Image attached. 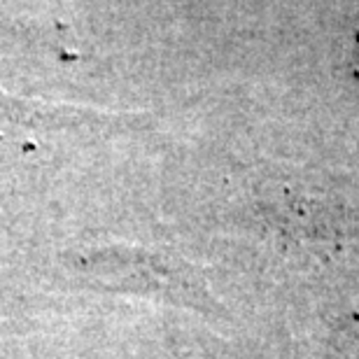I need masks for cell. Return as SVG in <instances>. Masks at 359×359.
Listing matches in <instances>:
<instances>
[{
    "mask_svg": "<svg viewBox=\"0 0 359 359\" xmlns=\"http://www.w3.org/2000/svg\"><path fill=\"white\" fill-rule=\"evenodd\" d=\"M357 63H355V70H357V75H359V38H357Z\"/></svg>",
    "mask_w": 359,
    "mask_h": 359,
    "instance_id": "cell-1",
    "label": "cell"
}]
</instances>
